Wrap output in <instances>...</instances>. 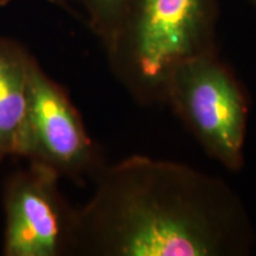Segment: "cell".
<instances>
[{"instance_id": "cell-1", "label": "cell", "mask_w": 256, "mask_h": 256, "mask_svg": "<svg viewBox=\"0 0 256 256\" xmlns=\"http://www.w3.org/2000/svg\"><path fill=\"white\" fill-rule=\"evenodd\" d=\"M92 182L76 209L72 255L244 256L254 244L238 194L192 166L134 154Z\"/></svg>"}, {"instance_id": "cell-2", "label": "cell", "mask_w": 256, "mask_h": 256, "mask_svg": "<svg viewBox=\"0 0 256 256\" xmlns=\"http://www.w3.org/2000/svg\"><path fill=\"white\" fill-rule=\"evenodd\" d=\"M218 0H127L104 44L115 78L138 104H164L176 70L216 51Z\"/></svg>"}, {"instance_id": "cell-3", "label": "cell", "mask_w": 256, "mask_h": 256, "mask_svg": "<svg viewBox=\"0 0 256 256\" xmlns=\"http://www.w3.org/2000/svg\"><path fill=\"white\" fill-rule=\"evenodd\" d=\"M164 104L210 158L229 171L243 168L250 101L218 50L179 66L170 78Z\"/></svg>"}, {"instance_id": "cell-4", "label": "cell", "mask_w": 256, "mask_h": 256, "mask_svg": "<svg viewBox=\"0 0 256 256\" xmlns=\"http://www.w3.org/2000/svg\"><path fill=\"white\" fill-rule=\"evenodd\" d=\"M31 101L25 159L83 184L106 166L101 148L89 136L69 92L31 64Z\"/></svg>"}, {"instance_id": "cell-5", "label": "cell", "mask_w": 256, "mask_h": 256, "mask_svg": "<svg viewBox=\"0 0 256 256\" xmlns=\"http://www.w3.org/2000/svg\"><path fill=\"white\" fill-rule=\"evenodd\" d=\"M60 179L52 170L31 162L8 178L2 254L72 255L76 209L60 192Z\"/></svg>"}, {"instance_id": "cell-6", "label": "cell", "mask_w": 256, "mask_h": 256, "mask_svg": "<svg viewBox=\"0 0 256 256\" xmlns=\"http://www.w3.org/2000/svg\"><path fill=\"white\" fill-rule=\"evenodd\" d=\"M34 60L19 42L0 37V162L25 158Z\"/></svg>"}, {"instance_id": "cell-7", "label": "cell", "mask_w": 256, "mask_h": 256, "mask_svg": "<svg viewBox=\"0 0 256 256\" xmlns=\"http://www.w3.org/2000/svg\"><path fill=\"white\" fill-rule=\"evenodd\" d=\"M127 0H57V6L86 22L102 46L108 40Z\"/></svg>"}, {"instance_id": "cell-8", "label": "cell", "mask_w": 256, "mask_h": 256, "mask_svg": "<svg viewBox=\"0 0 256 256\" xmlns=\"http://www.w3.org/2000/svg\"><path fill=\"white\" fill-rule=\"evenodd\" d=\"M11 2H12V0H0V6L8 5ZM46 2H51V4H54V5L57 6V0H46Z\"/></svg>"}, {"instance_id": "cell-9", "label": "cell", "mask_w": 256, "mask_h": 256, "mask_svg": "<svg viewBox=\"0 0 256 256\" xmlns=\"http://www.w3.org/2000/svg\"><path fill=\"white\" fill-rule=\"evenodd\" d=\"M249 2H252V5H254V8H256V0H249Z\"/></svg>"}]
</instances>
